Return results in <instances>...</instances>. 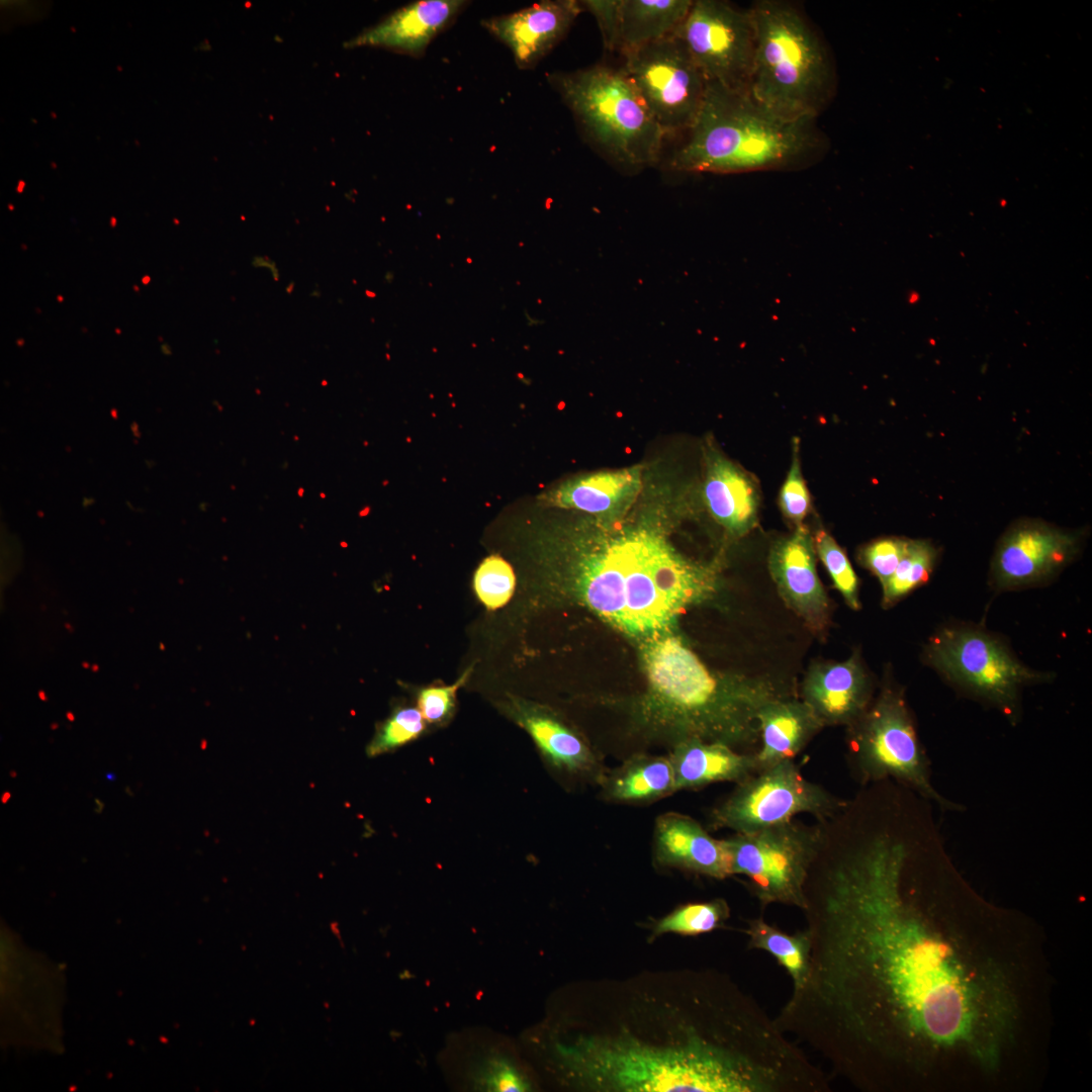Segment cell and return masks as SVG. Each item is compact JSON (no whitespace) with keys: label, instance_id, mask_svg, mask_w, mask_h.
I'll return each instance as SVG.
<instances>
[{"label":"cell","instance_id":"obj_1","mask_svg":"<svg viewBox=\"0 0 1092 1092\" xmlns=\"http://www.w3.org/2000/svg\"><path fill=\"white\" fill-rule=\"evenodd\" d=\"M913 820L844 805L819 821L805 885L809 970L775 1018L864 1091L943 1072L992 1078L1023 1036L1033 932L934 885Z\"/></svg>","mask_w":1092,"mask_h":1092},{"label":"cell","instance_id":"obj_2","mask_svg":"<svg viewBox=\"0 0 1092 1092\" xmlns=\"http://www.w3.org/2000/svg\"><path fill=\"white\" fill-rule=\"evenodd\" d=\"M684 492L645 486L625 515L589 516L563 533L552 552L582 602L621 631L650 639L716 588V571L682 556L660 520ZM588 516V515H587Z\"/></svg>","mask_w":1092,"mask_h":1092},{"label":"cell","instance_id":"obj_3","mask_svg":"<svg viewBox=\"0 0 1092 1092\" xmlns=\"http://www.w3.org/2000/svg\"><path fill=\"white\" fill-rule=\"evenodd\" d=\"M667 1034L647 1039L618 1028L582 1034L559 1050L589 1090L761 1092L752 1021L710 974L692 975L684 1020Z\"/></svg>","mask_w":1092,"mask_h":1092},{"label":"cell","instance_id":"obj_4","mask_svg":"<svg viewBox=\"0 0 1092 1092\" xmlns=\"http://www.w3.org/2000/svg\"><path fill=\"white\" fill-rule=\"evenodd\" d=\"M647 640L644 662L651 696L640 713L653 730L671 733L673 745L699 739L752 753L761 709L797 694L792 684L767 675L717 676L676 637L660 634Z\"/></svg>","mask_w":1092,"mask_h":1092},{"label":"cell","instance_id":"obj_5","mask_svg":"<svg viewBox=\"0 0 1092 1092\" xmlns=\"http://www.w3.org/2000/svg\"><path fill=\"white\" fill-rule=\"evenodd\" d=\"M813 120L779 117L748 93L707 82L700 111L668 167L715 174L779 168L815 147Z\"/></svg>","mask_w":1092,"mask_h":1092},{"label":"cell","instance_id":"obj_6","mask_svg":"<svg viewBox=\"0 0 1092 1092\" xmlns=\"http://www.w3.org/2000/svg\"><path fill=\"white\" fill-rule=\"evenodd\" d=\"M749 10L755 28L749 96L779 117L815 118L831 83L818 35L790 3L761 0Z\"/></svg>","mask_w":1092,"mask_h":1092},{"label":"cell","instance_id":"obj_7","mask_svg":"<svg viewBox=\"0 0 1092 1092\" xmlns=\"http://www.w3.org/2000/svg\"><path fill=\"white\" fill-rule=\"evenodd\" d=\"M587 141L623 170L658 163L665 134L622 69L604 65L549 76Z\"/></svg>","mask_w":1092,"mask_h":1092},{"label":"cell","instance_id":"obj_8","mask_svg":"<svg viewBox=\"0 0 1092 1092\" xmlns=\"http://www.w3.org/2000/svg\"><path fill=\"white\" fill-rule=\"evenodd\" d=\"M845 742L850 776L860 787L893 781L943 808L953 806L931 783L929 761L900 691L885 687L846 726Z\"/></svg>","mask_w":1092,"mask_h":1092},{"label":"cell","instance_id":"obj_9","mask_svg":"<svg viewBox=\"0 0 1092 1092\" xmlns=\"http://www.w3.org/2000/svg\"><path fill=\"white\" fill-rule=\"evenodd\" d=\"M924 658L951 685L1008 714L1015 710L1022 688L1051 678L1019 661L999 637L963 624L937 630Z\"/></svg>","mask_w":1092,"mask_h":1092},{"label":"cell","instance_id":"obj_10","mask_svg":"<svg viewBox=\"0 0 1092 1092\" xmlns=\"http://www.w3.org/2000/svg\"><path fill=\"white\" fill-rule=\"evenodd\" d=\"M820 839L817 821L798 819L723 839L731 873L749 881L761 907L782 904L803 910L805 885Z\"/></svg>","mask_w":1092,"mask_h":1092},{"label":"cell","instance_id":"obj_11","mask_svg":"<svg viewBox=\"0 0 1092 1092\" xmlns=\"http://www.w3.org/2000/svg\"><path fill=\"white\" fill-rule=\"evenodd\" d=\"M710 813L714 828L747 833L810 814L820 820L842 799L809 781L795 760H784L735 784Z\"/></svg>","mask_w":1092,"mask_h":1092},{"label":"cell","instance_id":"obj_12","mask_svg":"<svg viewBox=\"0 0 1092 1092\" xmlns=\"http://www.w3.org/2000/svg\"><path fill=\"white\" fill-rule=\"evenodd\" d=\"M621 68L665 136L687 132L707 81L676 34L622 53Z\"/></svg>","mask_w":1092,"mask_h":1092},{"label":"cell","instance_id":"obj_13","mask_svg":"<svg viewBox=\"0 0 1092 1092\" xmlns=\"http://www.w3.org/2000/svg\"><path fill=\"white\" fill-rule=\"evenodd\" d=\"M675 33L708 83L748 93L755 50L750 10L719 0L693 1Z\"/></svg>","mask_w":1092,"mask_h":1092},{"label":"cell","instance_id":"obj_14","mask_svg":"<svg viewBox=\"0 0 1092 1092\" xmlns=\"http://www.w3.org/2000/svg\"><path fill=\"white\" fill-rule=\"evenodd\" d=\"M1083 541L1084 534L1080 531L1065 530L1041 520H1019L997 544L990 582L997 590L1046 583L1074 561Z\"/></svg>","mask_w":1092,"mask_h":1092},{"label":"cell","instance_id":"obj_15","mask_svg":"<svg viewBox=\"0 0 1092 1092\" xmlns=\"http://www.w3.org/2000/svg\"><path fill=\"white\" fill-rule=\"evenodd\" d=\"M768 568L779 595L813 631H823L829 601L817 575L814 537L804 525L772 543Z\"/></svg>","mask_w":1092,"mask_h":1092},{"label":"cell","instance_id":"obj_16","mask_svg":"<svg viewBox=\"0 0 1092 1092\" xmlns=\"http://www.w3.org/2000/svg\"><path fill=\"white\" fill-rule=\"evenodd\" d=\"M582 10L579 1L543 0L484 19L482 25L511 50L520 69H531L564 38Z\"/></svg>","mask_w":1092,"mask_h":1092},{"label":"cell","instance_id":"obj_17","mask_svg":"<svg viewBox=\"0 0 1092 1092\" xmlns=\"http://www.w3.org/2000/svg\"><path fill=\"white\" fill-rule=\"evenodd\" d=\"M803 700L825 726H847L874 699V688L857 655L840 662L811 665L800 692Z\"/></svg>","mask_w":1092,"mask_h":1092},{"label":"cell","instance_id":"obj_18","mask_svg":"<svg viewBox=\"0 0 1092 1092\" xmlns=\"http://www.w3.org/2000/svg\"><path fill=\"white\" fill-rule=\"evenodd\" d=\"M647 479L646 467L602 470L571 477L541 494L547 506L575 510L600 519L625 515L640 496Z\"/></svg>","mask_w":1092,"mask_h":1092},{"label":"cell","instance_id":"obj_19","mask_svg":"<svg viewBox=\"0 0 1092 1092\" xmlns=\"http://www.w3.org/2000/svg\"><path fill=\"white\" fill-rule=\"evenodd\" d=\"M467 5L463 0H419L400 7L350 38L346 48L376 47L422 57L430 42Z\"/></svg>","mask_w":1092,"mask_h":1092},{"label":"cell","instance_id":"obj_20","mask_svg":"<svg viewBox=\"0 0 1092 1092\" xmlns=\"http://www.w3.org/2000/svg\"><path fill=\"white\" fill-rule=\"evenodd\" d=\"M653 853L661 866L719 880L732 876L724 840L712 837L696 819L685 814L667 812L656 818Z\"/></svg>","mask_w":1092,"mask_h":1092},{"label":"cell","instance_id":"obj_21","mask_svg":"<svg viewBox=\"0 0 1092 1092\" xmlns=\"http://www.w3.org/2000/svg\"><path fill=\"white\" fill-rule=\"evenodd\" d=\"M705 477L703 500L726 531L742 536L757 523L759 494L754 480L714 445L704 448Z\"/></svg>","mask_w":1092,"mask_h":1092},{"label":"cell","instance_id":"obj_22","mask_svg":"<svg viewBox=\"0 0 1092 1092\" xmlns=\"http://www.w3.org/2000/svg\"><path fill=\"white\" fill-rule=\"evenodd\" d=\"M511 717L534 740L547 761L556 768L601 784L604 765L586 741L550 711L513 699L507 706Z\"/></svg>","mask_w":1092,"mask_h":1092},{"label":"cell","instance_id":"obj_23","mask_svg":"<svg viewBox=\"0 0 1092 1092\" xmlns=\"http://www.w3.org/2000/svg\"><path fill=\"white\" fill-rule=\"evenodd\" d=\"M758 728V746L752 752L756 771L794 760L824 725L799 696H790L761 709Z\"/></svg>","mask_w":1092,"mask_h":1092},{"label":"cell","instance_id":"obj_24","mask_svg":"<svg viewBox=\"0 0 1092 1092\" xmlns=\"http://www.w3.org/2000/svg\"><path fill=\"white\" fill-rule=\"evenodd\" d=\"M668 759L676 791L699 789L714 783L737 784L756 771L752 753L699 739L674 744Z\"/></svg>","mask_w":1092,"mask_h":1092},{"label":"cell","instance_id":"obj_25","mask_svg":"<svg viewBox=\"0 0 1092 1092\" xmlns=\"http://www.w3.org/2000/svg\"><path fill=\"white\" fill-rule=\"evenodd\" d=\"M607 800L619 803H649L676 792L668 756L637 754L606 774L600 784Z\"/></svg>","mask_w":1092,"mask_h":1092},{"label":"cell","instance_id":"obj_26","mask_svg":"<svg viewBox=\"0 0 1092 1092\" xmlns=\"http://www.w3.org/2000/svg\"><path fill=\"white\" fill-rule=\"evenodd\" d=\"M692 0H621V53L674 34Z\"/></svg>","mask_w":1092,"mask_h":1092},{"label":"cell","instance_id":"obj_27","mask_svg":"<svg viewBox=\"0 0 1092 1092\" xmlns=\"http://www.w3.org/2000/svg\"><path fill=\"white\" fill-rule=\"evenodd\" d=\"M748 948L770 953L786 969L793 990L805 981L809 970V939L805 930L793 934L767 923L762 917L747 921Z\"/></svg>","mask_w":1092,"mask_h":1092},{"label":"cell","instance_id":"obj_28","mask_svg":"<svg viewBox=\"0 0 1092 1092\" xmlns=\"http://www.w3.org/2000/svg\"><path fill=\"white\" fill-rule=\"evenodd\" d=\"M938 549L928 540L907 539L902 558L883 588V606H893L915 588L924 584L931 575Z\"/></svg>","mask_w":1092,"mask_h":1092},{"label":"cell","instance_id":"obj_29","mask_svg":"<svg viewBox=\"0 0 1092 1092\" xmlns=\"http://www.w3.org/2000/svg\"><path fill=\"white\" fill-rule=\"evenodd\" d=\"M729 916V907L723 899L684 905L663 917L655 926L654 934L667 932L697 935L710 932L720 926Z\"/></svg>","mask_w":1092,"mask_h":1092},{"label":"cell","instance_id":"obj_30","mask_svg":"<svg viewBox=\"0 0 1092 1092\" xmlns=\"http://www.w3.org/2000/svg\"><path fill=\"white\" fill-rule=\"evenodd\" d=\"M814 545L836 589L851 609L858 610V579L842 548L824 530L816 532Z\"/></svg>","mask_w":1092,"mask_h":1092},{"label":"cell","instance_id":"obj_31","mask_svg":"<svg viewBox=\"0 0 1092 1092\" xmlns=\"http://www.w3.org/2000/svg\"><path fill=\"white\" fill-rule=\"evenodd\" d=\"M425 721L417 708L397 709L376 730L367 746L368 756L383 754L416 739L424 731Z\"/></svg>","mask_w":1092,"mask_h":1092},{"label":"cell","instance_id":"obj_32","mask_svg":"<svg viewBox=\"0 0 1092 1092\" xmlns=\"http://www.w3.org/2000/svg\"><path fill=\"white\" fill-rule=\"evenodd\" d=\"M473 584L482 604L497 609L508 603L515 590V573L504 558L490 555L478 566Z\"/></svg>","mask_w":1092,"mask_h":1092},{"label":"cell","instance_id":"obj_33","mask_svg":"<svg viewBox=\"0 0 1092 1092\" xmlns=\"http://www.w3.org/2000/svg\"><path fill=\"white\" fill-rule=\"evenodd\" d=\"M779 506L784 516L796 526L803 525L804 519L811 511L809 490L801 472L797 437L794 438L793 443L792 464L780 490Z\"/></svg>","mask_w":1092,"mask_h":1092},{"label":"cell","instance_id":"obj_34","mask_svg":"<svg viewBox=\"0 0 1092 1092\" xmlns=\"http://www.w3.org/2000/svg\"><path fill=\"white\" fill-rule=\"evenodd\" d=\"M907 539L887 537L867 544L859 559L881 582L882 587L895 572L905 550Z\"/></svg>","mask_w":1092,"mask_h":1092},{"label":"cell","instance_id":"obj_35","mask_svg":"<svg viewBox=\"0 0 1092 1092\" xmlns=\"http://www.w3.org/2000/svg\"><path fill=\"white\" fill-rule=\"evenodd\" d=\"M471 669L466 670L458 680L450 686L423 689L418 698L419 710L430 723L445 721L455 706L457 690L467 680Z\"/></svg>","mask_w":1092,"mask_h":1092},{"label":"cell","instance_id":"obj_36","mask_svg":"<svg viewBox=\"0 0 1092 1092\" xmlns=\"http://www.w3.org/2000/svg\"><path fill=\"white\" fill-rule=\"evenodd\" d=\"M579 2L582 9L592 13L596 18L604 48L608 51L619 50L621 0H584Z\"/></svg>","mask_w":1092,"mask_h":1092},{"label":"cell","instance_id":"obj_37","mask_svg":"<svg viewBox=\"0 0 1092 1092\" xmlns=\"http://www.w3.org/2000/svg\"><path fill=\"white\" fill-rule=\"evenodd\" d=\"M481 1079L483 1087L490 1091H527L530 1087L518 1068L504 1059L489 1061Z\"/></svg>","mask_w":1092,"mask_h":1092},{"label":"cell","instance_id":"obj_38","mask_svg":"<svg viewBox=\"0 0 1092 1092\" xmlns=\"http://www.w3.org/2000/svg\"><path fill=\"white\" fill-rule=\"evenodd\" d=\"M10 798H11V794H10L9 792H5V793H4L3 795H2V797H1V802H2L3 804H6V803H7V801H8V800H9Z\"/></svg>","mask_w":1092,"mask_h":1092},{"label":"cell","instance_id":"obj_39","mask_svg":"<svg viewBox=\"0 0 1092 1092\" xmlns=\"http://www.w3.org/2000/svg\"><path fill=\"white\" fill-rule=\"evenodd\" d=\"M150 282H151V277L149 275H145L144 277H142V283L144 285H148Z\"/></svg>","mask_w":1092,"mask_h":1092},{"label":"cell","instance_id":"obj_40","mask_svg":"<svg viewBox=\"0 0 1092 1092\" xmlns=\"http://www.w3.org/2000/svg\"><path fill=\"white\" fill-rule=\"evenodd\" d=\"M116 222H117V220H116V218H115V217H111V218H110V225H111V226H115V225H116Z\"/></svg>","mask_w":1092,"mask_h":1092},{"label":"cell","instance_id":"obj_41","mask_svg":"<svg viewBox=\"0 0 1092 1092\" xmlns=\"http://www.w3.org/2000/svg\"><path fill=\"white\" fill-rule=\"evenodd\" d=\"M23 186H24V183H23L22 181H21V182H19V188L17 189V191H18V192H22V187H23Z\"/></svg>","mask_w":1092,"mask_h":1092},{"label":"cell","instance_id":"obj_42","mask_svg":"<svg viewBox=\"0 0 1092 1092\" xmlns=\"http://www.w3.org/2000/svg\"><path fill=\"white\" fill-rule=\"evenodd\" d=\"M16 343L18 344V346H22V345H23V343H24V340H23V339H18V340L16 341Z\"/></svg>","mask_w":1092,"mask_h":1092},{"label":"cell","instance_id":"obj_43","mask_svg":"<svg viewBox=\"0 0 1092 1092\" xmlns=\"http://www.w3.org/2000/svg\"><path fill=\"white\" fill-rule=\"evenodd\" d=\"M57 299H58V301H59V302H63V301H64V297H63L62 295H58V296H57Z\"/></svg>","mask_w":1092,"mask_h":1092},{"label":"cell","instance_id":"obj_44","mask_svg":"<svg viewBox=\"0 0 1092 1092\" xmlns=\"http://www.w3.org/2000/svg\"><path fill=\"white\" fill-rule=\"evenodd\" d=\"M132 288H133V289H134V291H136V292H138V291H140V288H139V286H138V285H133V287H132Z\"/></svg>","mask_w":1092,"mask_h":1092},{"label":"cell","instance_id":"obj_45","mask_svg":"<svg viewBox=\"0 0 1092 1092\" xmlns=\"http://www.w3.org/2000/svg\"><path fill=\"white\" fill-rule=\"evenodd\" d=\"M21 249L22 250H27V247L25 245H21Z\"/></svg>","mask_w":1092,"mask_h":1092},{"label":"cell","instance_id":"obj_46","mask_svg":"<svg viewBox=\"0 0 1092 1092\" xmlns=\"http://www.w3.org/2000/svg\"><path fill=\"white\" fill-rule=\"evenodd\" d=\"M115 333H116V334H120V330H119L118 328H116V329H115Z\"/></svg>","mask_w":1092,"mask_h":1092},{"label":"cell","instance_id":"obj_47","mask_svg":"<svg viewBox=\"0 0 1092 1092\" xmlns=\"http://www.w3.org/2000/svg\"><path fill=\"white\" fill-rule=\"evenodd\" d=\"M10 776H13V777H15V776H16V774H15L14 771H11V772H10Z\"/></svg>","mask_w":1092,"mask_h":1092},{"label":"cell","instance_id":"obj_48","mask_svg":"<svg viewBox=\"0 0 1092 1092\" xmlns=\"http://www.w3.org/2000/svg\"><path fill=\"white\" fill-rule=\"evenodd\" d=\"M9 209H13V205H11V204H10V205H9Z\"/></svg>","mask_w":1092,"mask_h":1092}]
</instances>
